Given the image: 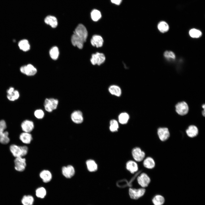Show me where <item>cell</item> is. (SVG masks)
I'll return each instance as SVG.
<instances>
[{"label": "cell", "mask_w": 205, "mask_h": 205, "mask_svg": "<svg viewBox=\"0 0 205 205\" xmlns=\"http://www.w3.org/2000/svg\"><path fill=\"white\" fill-rule=\"evenodd\" d=\"M10 149L13 156L16 158L25 156L28 151V148L26 146H19L15 144L10 146Z\"/></svg>", "instance_id": "1"}, {"label": "cell", "mask_w": 205, "mask_h": 205, "mask_svg": "<svg viewBox=\"0 0 205 205\" xmlns=\"http://www.w3.org/2000/svg\"><path fill=\"white\" fill-rule=\"evenodd\" d=\"M7 128L5 121L4 120L0 121V143L3 144H7L9 143L10 139L8 137L9 133L5 130Z\"/></svg>", "instance_id": "2"}, {"label": "cell", "mask_w": 205, "mask_h": 205, "mask_svg": "<svg viewBox=\"0 0 205 205\" xmlns=\"http://www.w3.org/2000/svg\"><path fill=\"white\" fill-rule=\"evenodd\" d=\"M58 101L54 98H46L44 101V106L45 109L48 112H51L57 108Z\"/></svg>", "instance_id": "3"}, {"label": "cell", "mask_w": 205, "mask_h": 205, "mask_svg": "<svg viewBox=\"0 0 205 205\" xmlns=\"http://www.w3.org/2000/svg\"><path fill=\"white\" fill-rule=\"evenodd\" d=\"M73 33L84 42L86 41L88 36V32L86 27L83 24H79L75 29Z\"/></svg>", "instance_id": "4"}, {"label": "cell", "mask_w": 205, "mask_h": 205, "mask_svg": "<svg viewBox=\"0 0 205 205\" xmlns=\"http://www.w3.org/2000/svg\"><path fill=\"white\" fill-rule=\"evenodd\" d=\"M175 110L178 114L181 116H184L188 113L189 107L186 102L182 101L178 102L176 104Z\"/></svg>", "instance_id": "5"}, {"label": "cell", "mask_w": 205, "mask_h": 205, "mask_svg": "<svg viewBox=\"0 0 205 205\" xmlns=\"http://www.w3.org/2000/svg\"><path fill=\"white\" fill-rule=\"evenodd\" d=\"M145 192V189L143 188L138 189L130 188L129 190V194L131 198L136 200L143 196Z\"/></svg>", "instance_id": "6"}, {"label": "cell", "mask_w": 205, "mask_h": 205, "mask_svg": "<svg viewBox=\"0 0 205 205\" xmlns=\"http://www.w3.org/2000/svg\"><path fill=\"white\" fill-rule=\"evenodd\" d=\"M105 60V57L104 54L97 52L92 55L90 61L93 65H100L104 62Z\"/></svg>", "instance_id": "7"}, {"label": "cell", "mask_w": 205, "mask_h": 205, "mask_svg": "<svg viewBox=\"0 0 205 205\" xmlns=\"http://www.w3.org/2000/svg\"><path fill=\"white\" fill-rule=\"evenodd\" d=\"M20 70L21 73L29 76L35 75L37 71L36 68L31 64H28L22 66L20 68Z\"/></svg>", "instance_id": "8"}, {"label": "cell", "mask_w": 205, "mask_h": 205, "mask_svg": "<svg viewBox=\"0 0 205 205\" xmlns=\"http://www.w3.org/2000/svg\"><path fill=\"white\" fill-rule=\"evenodd\" d=\"M139 184L142 188L147 187L150 183L151 179L145 173H142L137 178Z\"/></svg>", "instance_id": "9"}, {"label": "cell", "mask_w": 205, "mask_h": 205, "mask_svg": "<svg viewBox=\"0 0 205 205\" xmlns=\"http://www.w3.org/2000/svg\"><path fill=\"white\" fill-rule=\"evenodd\" d=\"M15 168L17 171H23L25 169L26 163V159L22 157H16L14 160Z\"/></svg>", "instance_id": "10"}, {"label": "cell", "mask_w": 205, "mask_h": 205, "mask_svg": "<svg viewBox=\"0 0 205 205\" xmlns=\"http://www.w3.org/2000/svg\"><path fill=\"white\" fill-rule=\"evenodd\" d=\"M132 156L134 160L137 161H142L145 156V152L138 147H136L132 150Z\"/></svg>", "instance_id": "11"}, {"label": "cell", "mask_w": 205, "mask_h": 205, "mask_svg": "<svg viewBox=\"0 0 205 205\" xmlns=\"http://www.w3.org/2000/svg\"><path fill=\"white\" fill-rule=\"evenodd\" d=\"M157 134L159 139L162 141L167 140L169 139L170 135L168 128L165 127L159 128H158Z\"/></svg>", "instance_id": "12"}, {"label": "cell", "mask_w": 205, "mask_h": 205, "mask_svg": "<svg viewBox=\"0 0 205 205\" xmlns=\"http://www.w3.org/2000/svg\"><path fill=\"white\" fill-rule=\"evenodd\" d=\"M75 172L74 167L71 165L63 166L62 168V174L67 178L70 179L72 178L74 175Z\"/></svg>", "instance_id": "13"}, {"label": "cell", "mask_w": 205, "mask_h": 205, "mask_svg": "<svg viewBox=\"0 0 205 205\" xmlns=\"http://www.w3.org/2000/svg\"><path fill=\"white\" fill-rule=\"evenodd\" d=\"M71 118L72 121L77 124L81 123L83 120V113L79 110L73 111L71 114Z\"/></svg>", "instance_id": "14"}, {"label": "cell", "mask_w": 205, "mask_h": 205, "mask_svg": "<svg viewBox=\"0 0 205 205\" xmlns=\"http://www.w3.org/2000/svg\"><path fill=\"white\" fill-rule=\"evenodd\" d=\"M21 127L24 132L30 133L34 129V124L32 121L26 120L22 123Z\"/></svg>", "instance_id": "15"}, {"label": "cell", "mask_w": 205, "mask_h": 205, "mask_svg": "<svg viewBox=\"0 0 205 205\" xmlns=\"http://www.w3.org/2000/svg\"><path fill=\"white\" fill-rule=\"evenodd\" d=\"M91 42V45L94 46L97 48L101 47L103 45V40L100 36L95 35L92 36Z\"/></svg>", "instance_id": "16"}, {"label": "cell", "mask_w": 205, "mask_h": 205, "mask_svg": "<svg viewBox=\"0 0 205 205\" xmlns=\"http://www.w3.org/2000/svg\"><path fill=\"white\" fill-rule=\"evenodd\" d=\"M40 178L43 182L45 183L50 182L52 179V174L49 171L44 170L42 171L40 174Z\"/></svg>", "instance_id": "17"}, {"label": "cell", "mask_w": 205, "mask_h": 205, "mask_svg": "<svg viewBox=\"0 0 205 205\" xmlns=\"http://www.w3.org/2000/svg\"><path fill=\"white\" fill-rule=\"evenodd\" d=\"M71 42L72 45L77 46L79 49L83 48L84 42L75 33H73L71 37Z\"/></svg>", "instance_id": "18"}, {"label": "cell", "mask_w": 205, "mask_h": 205, "mask_svg": "<svg viewBox=\"0 0 205 205\" xmlns=\"http://www.w3.org/2000/svg\"><path fill=\"white\" fill-rule=\"evenodd\" d=\"M187 136L190 138H193L196 137L198 134V130L197 127L194 125L188 126L186 131Z\"/></svg>", "instance_id": "19"}, {"label": "cell", "mask_w": 205, "mask_h": 205, "mask_svg": "<svg viewBox=\"0 0 205 205\" xmlns=\"http://www.w3.org/2000/svg\"><path fill=\"white\" fill-rule=\"evenodd\" d=\"M44 21L46 24L50 25L53 28H56L58 24L57 20L54 16L49 15L47 16Z\"/></svg>", "instance_id": "20"}, {"label": "cell", "mask_w": 205, "mask_h": 205, "mask_svg": "<svg viewBox=\"0 0 205 205\" xmlns=\"http://www.w3.org/2000/svg\"><path fill=\"white\" fill-rule=\"evenodd\" d=\"M20 140L25 144H29L32 141V138L30 133L24 132L20 134L19 137Z\"/></svg>", "instance_id": "21"}, {"label": "cell", "mask_w": 205, "mask_h": 205, "mask_svg": "<svg viewBox=\"0 0 205 205\" xmlns=\"http://www.w3.org/2000/svg\"><path fill=\"white\" fill-rule=\"evenodd\" d=\"M126 168L131 173H134L136 172L138 169L137 163L133 161H129L127 163Z\"/></svg>", "instance_id": "22"}, {"label": "cell", "mask_w": 205, "mask_h": 205, "mask_svg": "<svg viewBox=\"0 0 205 205\" xmlns=\"http://www.w3.org/2000/svg\"><path fill=\"white\" fill-rule=\"evenodd\" d=\"M144 166L148 169H152L155 166V162L153 159L151 157H146L143 161Z\"/></svg>", "instance_id": "23"}, {"label": "cell", "mask_w": 205, "mask_h": 205, "mask_svg": "<svg viewBox=\"0 0 205 205\" xmlns=\"http://www.w3.org/2000/svg\"><path fill=\"white\" fill-rule=\"evenodd\" d=\"M47 191L44 186H40L35 191V194L38 198L43 199L46 196Z\"/></svg>", "instance_id": "24"}, {"label": "cell", "mask_w": 205, "mask_h": 205, "mask_svg": "<svg viewBox=\"0 0 205 205\" xmlns=\"http://www.w3.org/2000/svg\"><path fill=\"white\" fill-rule=\"evenodd\" d=\"M34 201V197L30 195L24 196L21 200V202L23 205H33Z\"/></svg>", "instance_id": "25"}, {"label": "cell", "mask_w": 205, "mask_h": 205, "mask_svg": "<svg viewBox=\"0 0 205 205\" xmlns=\"http://www.w3.org/2000/svg\"><path fill=\"white\" fill-rule=\"evenodd\" d=\"M87 168L89 171L93 172L97 169V165L95 161L92 159H89L86 162Z\"/></svg>", "instance_id": "26"}, {"label": "cell", "mask_w": 205, "mask_h": 205, "mask_svg": "<svg viewBox=\"0 0 205 205\" xmlns=\"http://www.w3.org/2000/svg\"><path fill=\"white\" fill-rule=\"evenodd\" d=\"M18 46L20 49L24 51H27L30 49L29 42L26 39L20 40Z\"/></svg>", "instance_id": "27"}, {"label": "cell", "mask_w": 205, "mask_h": 205, "mask_svg": "<svg viewBox=\"0 0 205 205\" xmlns=\"http://www.w3.org/2000/svg\"><path fill=\"white\" fill-rule=\"evenodd\" d=\"M152 202L154 205H162L164 203L165 198L161 195H156L153 198Z\"/></svg>", "instance_id": "28"}, {"label": "cell", "mask_w": 205, "mask_h": 205, "mask_svg": "<svg viewBox=\"0 0 205 205\" xmlns=\"http://www.w3.org/2000/svg\"><path fill=\"white\" fill-rule=\"evenodd\" d=\"M109 91L112 95L119 97L121 94L120 88L118 86L115 85L110 86L109 88Z\"/></svg>", "instance_id": "29"}, {"label": "cell", "mask_w": 205, "mask_h": 205, "mask_svg": "<svg viewBox=\"0 0 205 205\" xmlns=\"http://www.w3.org/2000/svg\"><path fill=\"white\" fill-rule=\"evenodd\" d=\"M49 54L51 58L53 60H57L58 57L59 52L58 48L56 46L52 47L50 50Z\"/></svg>", "instance_id": "30"}, {"label": "cell", "mask_w": 205, "mask_h": 205, "mask_svg": "<svg viewBox=\"0 0 205 205\" xmlns=\"http://www.w3.org/2000/svg\"><path fill=\"white\" fill-rule=\"evenodd\" d=\"M159 30L162 33L167 32L169 29L168 24L166 22L162 21L159 23L157 26Z\"/></svg>", "instance_id": "31"}, {"label": "cell", "mask_w": 205, "mask_h": 205, "mask_svg": "<svg viewBox=\"0 0 205 205\" xmlns=\"http://www.w3.org/2000/svg\"><path fill=\"white\" fill-rule=\"evenodd\" d=\"M129 116L126 113L123 112L121 113L118 117L119 122L122 124H126L129 119Z\"/></svg>", "instance_id": "32"}, {"label": "cell", "mask_w": 205, "mask_h": 205, "mask_svg": "<svg viewBox=\"0 0 205 205\" xmlns=\"http://www.w3.org/2000/svg\"><path fill=\"white\" fill-rule=\"evenodd\" d=\"M91 15L92 20L94 21H98L101 17L100 12L97 9L93 10L91 11Z\"/></svg>", "instance_id": "33"}, {"label": "cell", "mask_w": 205, "mask_h": 205, "mask_svg": "<svg viewBox=\"0 0 205 205\" xmlns=\"http://www.w3.org/2000/svg\"><path fill=\"white\" fill-rule=\"evenodd\" d=\"M20 96L19 92L17 90H15L12 93L7 94V97L8 99L11 101H14L18 99Z\"/></svg>", "instance_id": "34"}, {"label": "cell", "mask_w": 205, "mask_h": 205, "mask_svg": "<svg viewBox=\"0 0 205 205\" xmlns=\"http://www.w3.org/2000/svg\"><path fill=\"white\" fill-rule=\"evenodd\" d=\"M189 34L190 36L193 38H198L202 35V33L200 30L195 28L191 29L189 31Z\"/></svg>", "instance_id": "35"}, {"label": "cell", "mask_w": 205, "mask_h": 205, "mask_svg": "<svg viewBox=\"0 0 205 205\" xmlns=\"http://www.w3.org/2000/svg\"><path fill=\"white\" fill-rule=\"evenodd\" d=\"M118 128V124L117 122L115 120H112L110 122V130L112 132L117 131Z\"/></svg>", "instance_id": "36"}, {"label": "cell", "mask_w": 205, "mask_h": 205, "mask_svg": "<svg viewBox=\"0 0 205 205\" xmlns=\"http://www.w3.org/2000/svg\"><path fill=\"white\" fill-rule=\"evenodd\" d=\"M34 115L37 118L41 119L43 118L44 115V113L42 110L37 109L34 112Z\"/></svg>", "instance_id": "37"}, {"label": "cell", "mask_w": 205, "mask_h": 205, "mask_svg": "<svg viewBox=\"0 0 205 205\" xmlns=\"http://www.w3.org/2000/svg\"><path fill=\"white\" fill-rule=\"evenodd\" d=\"M164 57L168 60L175 59V56L174 53L171 51H167L165 52L164 54Z\"/></svg>", "instance_id": "38"}, {"label": "cell", "mask_w": 205, "mask_h": 205, "mask_svg": "<svg viewBox=\"0 0 205 205\" xmlns=\"http://www.w3.org/2000/svg\"><path fill=\"white\" fill-rule=\"evenodd\" d=\"M111 2L116 5H119L121 3L122 0H110Z\"/></svg>", "instance_id": "39"}, {"label": "cell", "mask_w": 205, "mask_h": 205, "mask_svg": "<svg viewBox=\"0 0 205 205\" xmlns=\"http://www.w3.org/2000/svg\"><path fill=\"white\" fill-rule=\"evenodd\" d=\"M15 90L14 88L13 87H10L7 90V94H9L12 93Z\"/></svg>", "instance_id": "40"}, {"label": "cell", "mask_w": 205, "mask_h": 205, "mask_svg": "<svg viewBox=\"0 0 205 205\" xmlns=\"http://www.w3.org/2000/svg\"><path fill=\"white\" fill-rule=\"evenodd\" d=\"M205 110H204L202 111V114L204 116H205Z\"/></svg>", "instance_id": "41"}]
</instances>
